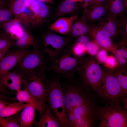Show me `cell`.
Wrapping results in <instances>:
<instances>
[{
  "instance_id": "1",
  "label": "cell",
  "mask_w": 127,
  "mask_h": 127,
  "mask_svg": "<svg viewBox=\"0 0 127 127\" xmlns=\"http://www.w3.org/2000/svg\"><path fill=\"white\" fill-rule=\"evenodd\" d=\"M62 87L66 113L80 107L96 105L97 96L90 87L79 79L74 77L66 79L64 83H62Z\"/></svg>"
},
{
  "instance_id": "2",
  "label": "cell",
  "mask_w": 127,
  "mask_h": 127,
  "mask_svg": "<svg viewBox=\"0 0 127 127\" xmlns=\"http://www.w3.org/2000/svg\"><path fill=\"white\" fill-rule=\"evenodd\" d=\"M122 104L97 105L95 112L98 127H127V109Z\"/></svg>"
},
{
  "instance_id": "3",
  "label": "cell",
  "mask_w": 127,
  "mask_h": 127,
  "mask_svg": "<svg viewBox=\"0 0 127 127\" xmlns=\"http://www.w3.org/2000/svg\"><path fill=\"white\" fill-rule=\"evenodd\" d=\"M69 43L47 68V70L52 71L55 75L63 77L66 79L74 77L83 58L75 54L72 44Z\"/></svg>"
},
{
  "instance_id": "4",
  "label": "cell",
  "mask_w": 127,
  "mask_h": 127,
  "mask_svg": "<svg viewBox=\"0 0 127 127\" xmlns=\"http://www.w3.org/2000/svg\"><path fill=\"white\" fill-rule=\"evenodd\" d=\"M97 60L91 56L83 58L76 72L81 81L99 98L102 69Z\"/></svg>"
},
{
  "instance_id": "5",
  "label": "cell",
  "mask_w": 127,
  "mask_h": 127,
  "mask_svg": "<svg viewBox=\"0 0 127 127\" xmlns=\"http://www.w3.org/2000/svg\"><path fill=\"white\" fill-rule=\"evenodd\" d=\"M61 77L55 75L49 79L46 102L62 127H69L63 97Z\"/></svg>"
},
{
  "instance_id": "6",
  "label": "cell",
  "mask_w": 127,
  "mask_h": 127,
  "mask_svg": "<svg viewBox=\"0 0 127 127\" xmlns=\"http://www.w3.org/2000/svg\"><path fill=\"white\" fill-rule=\"evenodd\" d=\"M99 91V98L105 104H123L121 90L112 68L106 67L102 69Z\"/></svg>"
},
{
  "instance_id": "7",
  "label": "cell",
  "mask_w": 127,
  "mask_h": 127,
  "mask_svg": "<svg viewBox=\"0 0 127 127\" xmlns=\"http://www.w3.org/2000/svg\"><path fill=\"white\" fill-rule=\"evenodd\" d=\"M45 72L31 71L23 74L22 87L43 105L46 102L49 82Z\"/></svg>"
},
{
  "instance_id": "8",
  "label": "cell",
  "mask_w": 127,
  "mask_h": 127,
  "mask_svg": "<svg viewBox=\"0 0 127 127\" xmlns=\"http://www.w3.org/2000/svg\"><path fill=\"white\" fill-rule=\"evenodd\" d=\"M45 54L38 48L31 50L16 65L19 70L17 71L23 74L31 71L45 72L48 66Z\"/></svg>"
},
{
  "instance_id": "9",
  "label": "cell",
  "mask_w": 127,
  "mask_h": 127,
  "mask_svg": "<svg viewBox=\"0 0 127 127\" xmlns=\"http://www.w3.org/2000/svg\"><path fill=\"white\" fill-rule=\"evenodd\" d=\"M40 42L41 50L47 55L51 63L55 60L66 46L70 43V39L60 35L49 33L42 36Z\"/></svg>"
},
{
  "instance_id": "10",
  "label": "cell",
  "mask_w": 127,
  "mask_h": 127,
  "mask_svg": "<svg viewBox=\"0 0 127 127\" xmlns=\"http://www.w3.org/2000/svg\"><path fill=\"white\" fill-rule=\"evenodd\" d=\"M31 0H14L7 6L14 18L25 25H30L34 13L30 7Z\"/></svg>"
},
{
  "instance_id": "11",
  "label": "cell",
  "mask_w": 127,
  "mask_h": 127,
  "mask_svg": "<svg viewBox=\"0 0 127 127\" xmlns=\"http://www.w3.org/2000/svg\"><path fill=\"white\" fill-rule=\"evenodd\" d=\"M31 50L19 48L4 55L0 62V77L15 66Z\"/></svg>"
},
{
  "instance_id": "12",
  "label": "cell",
  "mask_w": 127,
  "mask_h": 127,
  "mask_svg": "<svg viewBox=\"0 0 127 127\" xmlns=\"http://www.w3.org/2000/svg\"><path fill=\"white\" fill-rule=\"evenodd\" d=\"M23 74L18 71H9L0 77V84L8 90L18 91L21 89Z\"/></svg>"
},
{
  "instance_id": "13",
  "label": "cell",
  "mask_w": 127,
  "mask_h": 127,
  "mask_svg": "<svg viewBox=\"0 0 127 127\" xmlns=\"http://www.w3.org/2000/svg\"><path fill=\"white\" fill-rule=\"evenodd\" d=\"M100 47L105 50L115 51L117 46L112 40L97 25L92 24L90 25L89 33Z\"/></svg>"
},
{
  "instance_id": "14",
  "label": "cell",
  "mask_w": 127,
  "mask_h": 127,
  "mask_svg": "<svg viewBox=\"0 0 127 127\" xmlns=\"http://www.w3.org/2000/svg\"><path fill=\"white\" fill-rule=\"evenodd\" d=\"M97 22V26L112 40L119 35L118 18L108 12Z\"/></svg>"
},
{
  "instance_id": "15",
  "label": "cell",
  "mask_w": 127,
  "mask_h": 127,
  "mask_svg": "<svg viewBox=\"0 0 127 127\" xmlns=\"http://www.w3.org/2000/svg\"><path fill=\"white\" fill-rule=\"evenodd\" d=\"M53 114L48 105L45 104L40 113V119L35 122L34 125L37 127H62L59 119Z\"/></svg>"
},
{
  "instance_id": "16",
  "label": "cell",
  "mask_w": 127,
  "mask_h": 127,
  "mask_svg": "<svg viewBox=\"0 0 127 127\" xmlns=\"http://www.w3.org/2000/svg\"><path fill=\"white\" fill-rule=\"evenodd\" d=\"M108 12L106 4L89 6L85 8L83 18L86 23L92 24L98 22Z\"/></svg>"
},
{
  "instance_id": "17",
  "label": "cell",
  "mask_w": 127,
  "mask_h": 127,
  "mask_svg": "<svg viewBox=\"0 0 127 127\" xmlns=\"http://www.w3.org/2000/svg\"><path fill=\"white\" fill-rule=\"evenodd\" d=\"M29 6L34 14L30 25L33 27L36 26L48 16V8L44 2L36 0H31Z\"/></svg>"
},
{
  "instance_id": "18",
  "label": "cell",
  "mask_w": 127,
  "mask_h": 127,
  "mask_svg": "<svg viewBox=\"0 0 127 127\" xmlns=\"http://www.w3.org/2000/svg\"><path fill=\"white\" fill-rule=\"evenodd\" d=\"M12 46L27 50L31 47L39 48L40 42L30 31L24 28L21 35L14 41Z\"/></svg>"
},
{
  "instance_id": "19",
  "label": "cell",
  "mask_w": 127,
  "mask_h": 127,
  "mask_svg": "<svg viewBox=\"0 0 127 127\" xmlns=\"http://www.w3.org/2000/svg\"><path fill=\"white\" fill-rule=\"evenodd\" d=\"M77 17V16L75 15L60 18L51 24L49 28L61 34H67L71 30L73 22Z\"/></svg>"
},
{
  "instance_id": "20",
  "label": "cell",
  "mask_w": 127,
  "mask_h": 127,
  "mask_svg": "<svg viewBox=\"0 0 127 127\" xmlns=\"http://www.w3.org/2000/svg\"><path fill=\"white\" fill-rule=\"evenodd\" d=\"M24 28L20 23L14 18L2 25L0 27V31L15 41L21 35Z\"/></svg>"
},
{
  "instance_id": "21",
  "label": "cell",
  "mask_w": 127,
  "mask_h": 127,
  "mask_svg": "<svg viewBox=\"0 0 127 127\" xmlns=\"http://www.w3.org/2000/svg\"><path fill=\"white\" fill-rule=\"evenodd\" d=\"M16 100L32 105L40 113L43 110L44 104L43 105L35 99L27 90L25 88L21 89L16 92Z\"/></svg>"
},
{
  "instance_id": "22",
  "label": "cell",
  "mask_w": 127,
  "mask_h": 127,
  "mask_svg": "<svg viewBox=\"0 0 127 127\" xmlns=\"http://www.w3.org/2000/svg\"><path fill=\"white\" fill-rule=\"evenodd\" d=\"M35 108L29 105L25 107L20 114V127H32L34 125L36 118Z\"/></svg>"
},
{
  "instance_id": "23",
  "label": "cell",
  "mask_w": 127,
  "mask_h": 127,
  "mask_svg": "<svg viewBox=\"0 0 127 127\" xmlns=\"http://www.w3.org/2000/svg\"><path fill=\"white\" fill-rule=\"evenodd\" d=\"M114 75L121 90L123 101L127 100V73L123 67L116 66L112 68Z\"/></svg>"
},
{
  "instance_id": "24",
  "label": "cell",
  "mask_w": 127,
  "mask_h": 127,
  "mask_svg": "<svg viewBox=\"0 0 127 127\" xmlns=\"http://www.w3.org/2000/svg\"><path fill=\"white\" fill-rule=\"evenodd\" d=\"M108 12L117 18L123 15L127 9L123 0H107Z\"/></svg>"
},
{
  "instance_id": "25",
  "label": "cell",
  "mask_w": 127,
  "mask_h": 127,
  "mask_svg": "<svg viewBox=\"0 0 127 127\" xmlns=\"http://www.w3.org/2000/svg\"><path fill=\"white\" fill-rule=\"evenodd\" d=\"M30 104L18 101L9 102L0 112V118L12 115L18 113L25 107Z\"/></svg>"
},
{
  "instance_id": "26",
  "label": "cell",
  "mask_w": 127,
  "mask_h": 127,
  "mask_svg": "<svg viewBox=\"0 0 127 127\" xmlns=\"http://www.w3.org/2000/svg\"><path fill=\"white\" fill-rule=\"evenodd\" d=\"M87 23L82 18L81 20L72 24L70 31L71 36L73 37H78L89 33L90 25H88Z\"/></svg>"
},
{
  "instance_id": "27",
  "label": "cell",
  "mask_w": 127,
  "mask_h": 127,
  "mask_svg": "<svg viewBox=\"0 0 127 127\" xmlns=\"http://www.w3.org/2000/svg\"><path fill=\"white\" fill-rule=\"evenodd\" d=\"M0 126L2 127H20L18 113L9 116L0 118Z\"/></svg>"
},
{
  "instance_id": "28",
  "label": "cell",
  "mask_w": 127,
  "mask_h": 127,
  "mask_svg": "<svg viewBox=\"0 0 127 127\" xmlns=\"http://www.w3.org/2000/svg\"><path fill=\"white\" fill-rule=\"evenodd\" d=\"M118 18L119 34L122 36V42L126 44L127 34V19L126 16L123 15Z\"/></svg>"
},
{
  "instance_id": "29",
  "label": "cell",
  "mask_w": 127,
  "mask_h": 127,
  "mask_svg": "<svg viewBox=\"0 0 127 127\" xmlns=\"http://www.w3.org/2000/svg\"><path fill=\"white\" fill-rule=\"evenodd\" d=\"M6 6L0 7V27L13 18L14 16L11 11L7 6Z\"/></svg>"
},
{
  "instance_id": "30",
  "label": "cell",
  "mask_w": 127,
  "mask_h": 127,
  "mask_svg": "<svg viewBox=\"0 0 127 127\" xmlns=\"http://www.w3.org/2000/svg\"><path fill=\"white\" fill-rule=\"evenodd\" d=\"M116 59L120 67H124L126 64L127 60V52L125 48L116 49L115 51Z\"/></svg>"
},
{
  "instance_id": "31",
  "label": "cell",
  "mask_w": 127,
  "mask_h": 127,
  "mask_svg": "<svg viewBox=\"0 0 127 127\" xmlns=\"http://www.w3.org/2000/svg\"><path fill=\"white\" fill-rule=\"evenodd\" d=\"M76 2L74 0H65L60 6L59 11L63 14L72 12L76 7Z\"/></svg>"
},
{
  "instance_id": "32",
  "label": "cell",
  "mask_w": 127,
  "mask_h": 127,
  "mask_svg": "<svg viewBox=\"0 0 127 127\" xmlns=\"http://www.w3.org/2000/svg\"><path fill=\"white\" fill-rule=\"evenodd\" d=\"M91 41L89 37L85 35L78 37L75 44L85 52L87 51Z\"/></svg>"
},
{
  "instance_id": "33",
  "label": "cell",
  "mask_w": 127,
  "mask_h": 127,
  "mask_svg": "<svg viewBox=\"0 0 127 127\" xmlns=\"http://www.w3.org/2000/svg\"><path fill=\"white\" fill-rule=\"evenodd\" d=\"M14 41L10 36L0 31V50L12 46Z\"/></svg>"
},
{
  "instance_id": "34",
  "label": "cell",
  "mask_w": 127,
  "mask_h": 127,
  "mask_svg": "<svg viewBox=\"0 0 127 127\" xmlns=\"http://www.w3.org/2000/svg\"><path fill=\"white\" fill-rule=\"evenodd\" d=\"M99 46L95 41H91L87 51L91 56H95L99 51Z\"/></svg>"
},
{
  "instance_id": "35",
  "label": "cell",
  "mask_w": 127,
  "mask_h": 127,
  "mask_svg": "<svg viewBox=\"0 0 127 127\" xmlns=\"http://www.w3.org/2000/svg\"><path fill=\"white\" fill-rule=\"evenodd\" d=\"M107 67L112 68L117 66L116 59L112 56H107L105 63Z\"/></svg>"
},
{
  "instance_id": "36",
  "label": "cell",
  "mask_w": 127,
  "mask_h": 127,
  "mask_svg": "<svg viewBox=\"0 0 127 127\" xmlns=\"http://www.w3.org/2000/svg\"><path fill=\"white\" fill-rule=\"evenodd\" d=\"M108 56L107 52L106 50L102 49L99 50L97 54V60L100 62L105 63Z\"/></svg>"
},
{
  "instance_id": "37",
  "label": "cell",
  "mask_w": 127,
  "mask_h": 127,
  "mask_svg": "<svg viewBox=\"0 0 127 127\" xmlns=\"http://www.w3.org/2000/svg\"><path fill=\"white\" fill-rule=\"evenodd\" d=\"M107 1V0H92L88 6L99 5L105 4Z\"/></svg>"
},
{
  "instance_id": "38",
  "label": "cell",
  "mask_w": 127,
  "mask_h": 127,
  "mask_svg": "<svg viewBox=\"0 0 127 127\" xmlns=\"http://www.w3.org/2000/svg\"><path fill=\"white\" fill-rule=\"evenodd\" d=\"M11 46H8L0 50V62L4 55L8 51Z\"/></svg>"
},
{
  "instance_id": "39",
  "label": "cell",
  "mask_w": 127,
  "mask_h": 127,
  "mask_svg": "<svg viewBox=\"0 0 127 127\" xmlns=\"http://www.w3.org/2000/svg\"><path fill=\"white\" fill-rule=\"evenodd\" d=\"M0 99L7 102L12 101V99L7 96L5 95L0 93Z\"/></svg>"
},
{
  "instance_id": "40",
  "label": "cell",
  "mask_w": 127,
  "mask_h": 127,
  "mask_svg": "<svg viewBox=\"0 0 127 127\" xmlns=\"http://www.w3.org/2000/svg\"><path fill=\"white\" fill-rule=\"evenodd\" d=\"M9 102L0 99V112L7 105Z\"/></svg>"
},
{
  "instance_id": "41",
  "label": "cell",
  "mask_w": 127,
  "mask_h": 127,
  "mask_svg": "<svg viewBox=\"0 0 127 127\" xmlns=\"http://www.w3.org/2000/svg\"><path fill=\"white\" fill-rule=\"evenodd\" d=\"M84 3L83 5V7L85 8H87L90 5L92 0H83Z\"/></svg>"
},
{
  "instance_id": "42",
  "label": "cell",
  "mask_w": 127,
  "mask_h": 127,
  "mask_svg": "<svg viewBox=\"0 0 127 127\" xmlns=\"http://www.w3.org/2000/svg\"><path fill=\"white\" fill-rule=\"evenodd\" d=\"M7 3L5 0H0V7L7 6Z\"/></svg>"
},
{
  "instance_id": "43",
  "label": "cell",
  "mask_w": 127,
  "mask_h": 127,
  "mask_svg": "<svg viewBox=\"0 0 127 127\" xmlns=\"http://www.w3.org/2000/svg\"><path fill=\"white\" fill-rule=\"evenodd\" d=\"M0 89L3 91L6 94H7L8 93V90L2 86L0 84Z\"/></svg>"
},
{
  "instance_id": "44",
  "label": "cell",
  "mask_w": 127,
  "mask_h": 127,
  "mask_svg": "<svg viewBox=\"0 0 127 127\" xmlns=\"http://www.w3.org/2000/svg\"><path fill=\"white\" fill-rule=\"evenodd\" d=\"M37 1L43 2H48L52 3L53 2L52 0H36Z\"/></svg>"
},
{
  "instance_id": "45",
  "label": "cell",
  "mask_w": 127,
  "mask_h": 127,
  "mask_svg": "<svg viewBox=\"0 0 127 127\" xmlns=\"http://www.w3.org/2000/svg\"><path fill=\"white\" fill-rule=\"evenodd\" d=\"M7 3V5L9 4L14 0H5Z\"/></svg>"
},
{
  "instance_id": "46",
  "label": "cell",
  "mask_w": 127,
  "mask_h": 127,
  "mask_svg": "<svg viewBox=\"0 0 127 127\" xmlns=\"http://www.w3.org/2000/svg\"><path fill=\"white\" fill-rule=\"evenodd\" d=\"M0 93L4 94V95H6V93L2 90H1V89H0Z\"/></svg>"
},
{
  "instance_id": "47",
  "label": "cell",
  "mask_w": 127,
  "mask_h": 127,
  "mask_svg": "<svg viewBox=\"0 0 127 127\" xmlns=\"http://www.w3.org/2000/svg\"><path fill=\"white\" fill-rule=\"evenodd\" d=\"M76 2L81 1L83 0H74Z\"/></svg>"
},
{
  "instance_id": "48",
  "label": "cell",
  "mask_w": 127,
  "mask_h": 127,
  "mask_svg": "<svg viewBox=\"0 0 127 127\" xmlns=\"http://www.w3.org/2000/svg\"></svg>"
}]
</instances>
